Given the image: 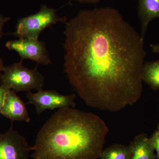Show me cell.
Returning a JSON list of instances; mask_svg holds the SVG:
<instances>
[{
    "instance_id": "cell-11",
    "label": "cell",
    "mask_w": 159,
    "mask_h": 159,
    "mask_svg": "<svg viewBox=\"0 0 159 159\" xmlns=\"http://www.w3.org/2000/svg\"><path fill=\"white\" fill-rule=\"evenodd\" d=\"M142 79L153 89H159V60L145 63Z\"/></svg>"
},
{
    "instance_id": "cell-19",
    "label": "cell",
    "mask_w": 159,
    "mask_h": 159,
    "mask_svg": "<svg viewBox=\"0 0 159 159\" xmlns=\"http://www.w3.org/2000/svg\"><path fill=\"white\" fill-rule=\"evenodd\" d=\"M157 130L159 132V124L158 126Z\"/></svg>"
},
{
    "instance_id": "cell-2",
    "label": "cell",
    "mask_w": 159,
    "mask_h": 159,
    "mask_svg": "<svg viewBox=\"0 0 159 159\" xmlns=\"http://www.w3.org/2000/svg\"><path fill=\"white\" fill-rule=\"evenodd\" d=\"M109 129L99 116L71 107L59 109L40 129L33 159L100 158Z\"/></svg>"
},
{
    "instance_id": "cell-8",
    "label": "cell",
    "mask_w": 159,
    "mask_h": 159,
    "mask_svg": "<svg viewBox=\"0 0 159 159\" xmlns=\"http://www.w3.org/2000/svg\"><path fill=\"white\" fill-rule=\"evenodd\" d=\"M0 114L13 121H31L25 105L12 90L6 94L4 104L0 109Z\"/></svg>"
},
{
    "instance_id": "cell-7",
    "label": "cell",
    "mask_w": 159,
    "mask_h": 159,
    "mask_svg": "<svg viewBox=\"0 0 159 159\" xmlns=\"http://www.w3.org/2000/svg\"><path fill=\"white\" fill-rule=\"evenodd\" d=\"M31 150L25 138L13 129L12 122L9 130L0 133V159H29Z\"/></svg>"
},
{
    "instance_id": "cell-1",
    "label": "cell",
    "mask_w": 159,
    "mask_h": 159,
    "mask_svg": "<svg viewBox=\"0 0 159 159\" xmlns=\"http://www.w3.org/2000/svg\"><path fill=\"white\" fill-rule=\"evenodd\" d=\"M64 72L87 105L116 112L143 92L144 39L117 9L80 10L65 23Z\"/></svg>"
},
{
    "instance_id": "cell-15",
    "label": "cell",
    "mask_w": 159,
    "mask_h": 159,
    "mask_svg": "<svg viewBox=\"0 0 159 159\" xmlns=\"http://www.w3.org/2000/svg\"><path fill=\"white\" fill-rule=\"evenodd\" d=\"M9 90H7L0 86V109L2 107L5 101L6 94Z\"/></svg>"
},
{
    "instance_id": "cell-16",
    "label": "cell",
    "mask_w": 159,
    "mask_h": 159,
    "mask_svg": "<svg viewBox=\"0 0 159 159\" xmlns=\"http://www.w3.org/2000/svg\"><path fill=\"white\" fill-rule=\"evenodd\" d=\"M77 2L83 4H96L99 3L100 0H76Z\"/></svg>"
},
{
    "instance_id": "cell-18",
    "label": "cell",
    "mask_w": 159,
    "mask_h": 159,
    "mask_svg": "<svg viewBox=\"0 0 159 159\" xmlns=\"http://www.w3.org/2000/svg\"><path fill=\"white\" fill-rule=\"evenodd\" d=\"M4 67L5 66H4V62H3L2 59L0 57V74L2 71H3Z\"/></svg>"
},
{
    "instance_id": "cell-12",
    "label": "cell",
    "mask_w": 159,
    "mask_h": 159,
    "mask_svg": "<svg viewBox=\"0 0 159 159\" xmlns=\"http://www.w3.org/2000/svg\"><path fill=\"white\" fill-rule=\"evenodd\" d=\"M131 150L130 146L114 144L102 150L100 159H130Z\"/></svg>"
},
{
    "instance_id": "cell-14",
    "label": "cell",
    "mask_w": 159,
    "mask_h": 159,
    "mask_svg": "<svg viewBox=\"0 0 159 159\" xmlns=\"http://www.w3.org/2000/svg\"><path fill=\"white\" fill-rule=\"evenodd\" d=\"M10 19V17L4 16L0 14V40L3 35V27Z\"/></svg>"
},
{
    "instance_id": "cell-5",
    "label": "cell",
    "mask_w": 159,
    "mask_h": 159,
    "mask_svg": "<svg viewBox=\"0 0 159 159\" xmlns=\"http://www.w3.org/2000/svg\"><path fill=\"white\" fill-rule=\"evenodd\" d=\"M6 46L9 50L17 52L21 61L29 59L43 65L51 63L45 43L39 39L18 38L7 42Z\"/></svg>"
},
{
    "instance_id": "cell-4",
    "label": "cell",
    "mask_w": 159,
    "mask_h": 159,
    "mask_svg": "<svg viewBox=\"0 0 159 159\" xmlns=\"http://www.w3.org/2000/svg\"><path fill=\"white\" fill-rule=\"evenodd\" d=\"M67 21L66 18L59 17L55 9L42 5L36 13L19 20L16 31L10 34L18 38L38 39L44 29L58 23L65 24Z\"/></svg>"
},
{
    "instance_id": "cell-6",
    "label": "cell",
    "mask_w": 159,
    "mask_h": 159,
    "mask_svg": "<svg viewBox=\"0 0 159 159\" xmlns=\"http://www.w3.org/2000/svg\"><path fill=\"white\" fill-rule=\"evenodd\" d=\"M29 104L34 105L38 115L47 110H54L56 109L75 107V94L63 95L55 90L43 89L36 93L29 92L27 94Z\"/></svg>"
},
{
    "instance_id": "cell-10",
    "label": "cell",
    "mask_w": 159,
    "mask_h": 159,
    "mask_svg": "<svg viewBox=\"0 0 159 159\" xmlns=\"http://www.w3.org/2000/svg\"><path fill=\"white\" fill-rule=\"evenodd\" d=\"M131 150L130 159H156V156L150 138L145 134L135 137L129 145Z\"/></svg>"
},
{
    "instance_id": "cell-9",
    "label": "cell",
    "mask_w": 159,
    "mask_h": 159,
    "mask_svg": "<svg viewBox=\"0 0 159 159\" xmlns=\"http://www.w3.org/2000/svg\"><path fill=\"white\" fill-rule=\"evenodd\" d=\"M138 11L141 24L140 34L144 40L149 23L159 18V0H138Z\"/></svg>"
},
{
    "instance_id": "cell-3",
    "label": "cell",
    "mask_w": 159,
    "mask_h": 159,
    "mask_svg": "<svg viewBox=\"0 0 159 159\" xmlns=\"http://www.w3.org/2000/svg\"><path fill=\"white\" fill-rule=\"evenodd\" d=\"M1 75V86L16 92H30L42 89L44 78L37 67L29 70L23 65L22 61L4 67Z\"/></svg>"
},
{
    "instance_id": "cell-17",
    "label": "cell",
    "mask_w": 159,
    "mask_h": 159,
    "mask_svg": "<svg viewBox=\"0 0 159 159\" xmlns=\"http://www.w3.org/2000/svg\"><path fill=\"white\" fill-rule=\"evenodd\" d=\"M150 47L152 52L157 53V54H159V44H151Z\"/></svg>"
},
{
    "instance_id": "cell-13",
    "label": "cell",
    "mask_w": 159,
    "mask_h": 159,
    "mask_svg": "<svg viewBox=\"0 0 159 159\" xmlns=\"http://www.w3.org/2000/svg\"><path fill=\"white\" fill-rule=\"evenodd\" d=\"M152 144L156 151L157 159H159V132L156 131L150 138Z\"/></svg>"
}]
</instances>
